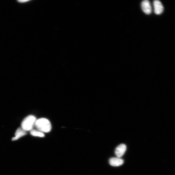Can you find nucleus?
<instances>
[{
  "instance_id": "f257e3e1",
  "label": "nucleus",
  "mask_w": 175,
  "mask_h": 175,
  "mask_svg": "<svg viewBox=\"0 0 175 175\" xmlns=\"http://www.w3.org/2000/svg\"><path fill=\"white\" fill-rule=\"evenodd\" d=\"M35 127L37 129L43 133H48L51 130L52 126L50 121L47 119L42 118L36 120Z\"/></svg>"
},
{
  "instance_id": "0eeeda50",
  "label": "nucleus",
  "mask_w": 175,
  "mask_h": 175,
  "mask_svg": "<svg viewBox=\"0 0 175 175\" xmlns=\"http://www.w3.org/2000/svg\"><path fill=\"white\" fill-rule=\"evenodd\" d=\"M124 161L120 158L118 157L112 158L110 159L109 163L110 165L113 166H119L122 165Z\"/></svg>"
},
{
  "instance_id": "f03ea898",
  "label": "nucleus",
  "mask_w": 175,
  "mask_h": 175,
  "mask_svg": "<svg viewBox=\"0 0 175 175\" xmlns=\"http://www.w3.org/2000/svg\"><path fill=\"white\" fill-rule=\"evenodd\" d=\"M37 119L35 116L30 115L23 120L21 123V128L26 132L31 131L35 126Z\"/></svg>"
},
{
  "instance_id": "20e7f679",
  "label": "nucleus",
  "mask_w": 175,
  "mask_h": 175,
  "mask_svg": "<svg viewBox=\"0 0 175 175\" xmlns=\"http://www.w3.org/2000/svg\"><path fill=\"white\" fill-rule=\"evenodd\" d=\"M141 8L145 14L148 15L151 14L152 8L151 3L148 0L143 1L141 4Z\"/></svg>"
},
{
  "instance_id": "7ed1b4c3",
  "label": "nucleus",
  "mask_w": 175,
  "mask_h": 175,
  "mask_svg": "<svg viewBox=\"0 0 175 175\" xmlns=\"http://www.w3.org/2000/svg\"><path fill=\"white\" fill-rule=\"evenodd\" d=\"M153 5L154 11L157 15H160L163 12L164 7L161 2L158 0H155L154 1Z\"/></svg>"
},
{
  "instance_id": "423d86ee",
  "label": "nucleus",
  "mask_w": 175,
  "mask_h": 175,
  "mask_svg": "<svg viewBox=\"0 0 175 175\" xmlns=\"http://www.w3.org/2000/svg\"><path fill=\"white\" fill-rule=\"evenodd\" d=\"M27 134V132L21 127L18 128L16 131L15 136L13 137L12 140L13 141L17 140L23 137Z\"/></svg>"
},
{
  "instance_id": "39448f33",
  "label": "nucleus",
  "mask_w": 175,
  "mask_h": 175,
  "mask_svg": "<svg viewBox=\"0 0 175 175\" xmlns=\"http://www.w3.org/2000/svg\"><path fill=\"white\" fill-rule=\"evenodd\" d=\"M127 149V147L124 144H121L117 147L115 153L117 157L120 158L124 155Z\"/></svg>"
},
{
  "instance_id": "6e6552de",
  "label": "nucleus",
  "mask_w": 175,
  "mask_h": 175,
  "mask_svg": "<svg viewBox=\"0 0 175 175\" xmlns=\"http://www.w3.org/2000/svg\"><path fill=\"white\" fill-rule=\"evenodd\" d=\"M31 135L34 137L43 138L44 137V133L37 129H32L30 131Z\"/></svg>"
}]
</instances>
